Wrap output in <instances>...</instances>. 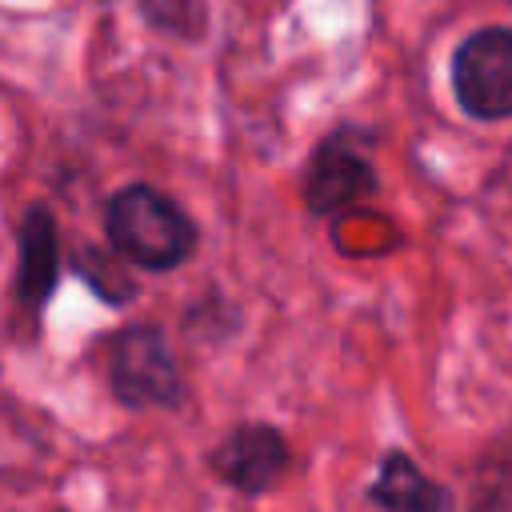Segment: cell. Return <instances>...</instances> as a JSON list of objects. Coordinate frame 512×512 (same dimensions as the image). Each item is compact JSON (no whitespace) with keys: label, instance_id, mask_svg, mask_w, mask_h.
Returning <instances> with one entry per match:
<instances>
[{"label":"cell","instance_id":"cell-1","mask_svg":"<svg viewBox=\"0 0 512 512\" xmlns=\"http://www.w3.org/2000/svg\"><path fill=\"white\" fill-rule=\"evenodd\" d=\"M104 232L112 248L152 272L180 268L196 248L192 216L152 184H124L104 204Z\"/></svg>","mask_w":512,"mask_h":512},{"label":"cell","instance_id":"cell-2","mask_svg":"<svg viewBox=\"0 0 512 512\" xmlns=\"http://www.w3.org/2000/svg\"><path fill=\"white\" fill-rule=\"evenodd\" d=\"M452 96L476 120L512 116V28L468 32L452 52Z\"/></svg>","mask_w":512,"mask_h":512},{"label":"cell","instance_id":"cell-3","mask_svg":"<svg viewBox=\"0 0 512 512\" xmlns=\"http://www.w3.org/2000/svg\"><path fill=\"white\" fill-rule=\"evenodd\" d=\"M108 380L128 408H156L180 400V368L168 352V340L152 324H136L116 336L108 356Z\"/></svg>","mask_w":512,"mask_h":512},{"label":"cell","instance_id":"cell-4","mask_svg":"<svg viewBox=\"0 0 512 512\" xmlns=\"http://www.w3.org/2000/svg\"><path fill=\"white\" fill-rule=\"evenodd\" d=\"M212 464H216V472L232 488H240L248 496H260V492H268L284 476V468H288V444L268 424H240V428H232L220 440Z\"/></svg>","mask_w":512,"mask_h":512},{"label":"cell","instance_id":"cell-5","mask_svg":"<svg viewBox=\"0 0 512 512\" xmlns=\"http://www.w3.org/2000/svg\"><path fill=\"white\" fill-rule=\"evenodd\" d=\"M372 188H376L372 164L344 136L324 140L308 164V176H304V200L312 212H336V208L368 196Z\"/></svg>","mask_w":512,"mask_h":512},{"label":"cell","instance_id":"cell-6","mask_svg":"<svg viewBox=\"0 0 512 512\" xmlns=\"http://www.w3.org/2000/svg\"><path fill=\"white\" fill-rule=\"evenodd\" d=\"M60 272V244H56V224L48 208H28L20 220V260H16V288L24 304H44L56 288Z\"/></svg>","mask_w":512,"mask_h":512},{"label":"cell","instance_id":"cell-7","mask_svg":"<svg viewBox=\"0 0 512 512\" xmlns=\"http://www.w3.org/2000/svg\"><path fill=\"white\" fill-rule=\"evenodd\" d=\"M372 496L384 512H448V492L432 484L404 452L384 456Z\"/></svg>","mask_w":512,"mask_h":512},{"label":"cell","instance_id":"cell-8","mask_svg":"<svg viewBox=\"0 0 512 512\" xmlns=\"http://www.w3.org/2000/svg\"><path fill=\"white\" fill-rule=\"evenodd\" d=\"M200 8H204V0H144V12H148L156 24L176 28V32H184V36H196V28H200Z\"/></svg>","mask_w":512,"mask_h":512}]
</instances>
